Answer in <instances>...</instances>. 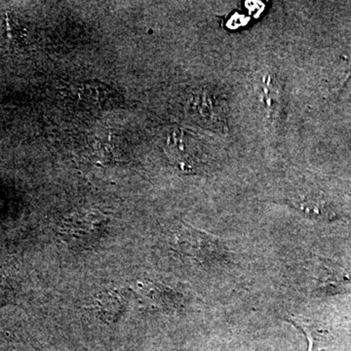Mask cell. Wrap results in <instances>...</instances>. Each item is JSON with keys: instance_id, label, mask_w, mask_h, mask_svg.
I'll list each match as a JSON object with an SVG mask.
<instances>
[{"instance_id": "cell-1", "label": "cell", "mask_w": 351, "mask_h": 351, "mask_svg": "<svg viewBox=\"0 0 351 351\" xmlns=\"http://www.w3.org/2000/svg\"><path fill=\"white\" fill-rule=\"evenodd\" d=\"M110 219L98 210H82L69 215L60 226V235L73 248L90 249L107 237Z\"/></svg>"}, {"instance_id": "cell-2", "label": "cell", "mask_w": 351, "mask_h": 351, "mask_svg": "<svg viewBox=\"0 0 351 351\" xmlns=\"http://www.w3.org/2000/svg\"><path fill=\"white\" fill-rule=\"evenodd\" d=\"M218 239L212 235L195 230L189 226H182L176 234V249L184 257L198 263L217 262L225 256Z\"/></svg>"}, {"instance_id": "cell-3", "label": "cell", "mask_w": 351, "mask_h": 351, "mask_svg": "<svg viewBox=\"0 0 351 351\" xmlns=\"http://www.w3.org/2000/svg\"><path fill=\"white\" fill-rule=\"evenodd\" d=\"M165 151L173 164L186 172L199 169L205 156L199 141L181 128L170 134Z\"/></svg>"}, {"instance_id": "cell-4", "label": "cell", "mask_w": 351, "mask_h": 351, "mask_svg": "<svg viewBox=\"0 0 351 351\" xmlns=\"http://www.w3.org/2000/svg\"><path fill=\"white\" fill-rule=\"evenodd\" d=\"M191 108L193 117L202 125L218 131L228 128L226 100L216 90L211 88L198 90L191 99Z\"/></svg>"}, {"instance_id": "cell-5", "label": "cell", "mask_w": 351, "mask_h": 351, "mask_svg": "<svg viewBox=\"0 0 351 351\" xmlns=\"http://www.w3.org/2000/svg\"><path fill=\"white\" fill-rule=\"evenodd\" d=\"M313 277V292L320 297L351 293V276L337 263L320 260L314 267Z\"/></svg>"}, {"instance_id": "cell-6", "label": "cell", "mask_w": 351, "mask_h": 351, "mask_svg": "<svg viewBox=\"0 0 351 351\" xmlns=\"http://www.w3.org/2000/svg\"><path fill=\"white\" fill-rule=\"evenodd\" d=\"M130 293L125 288L112 289L100 293L92 308L106 323H115L123 316L128 307Z\"/></svg>"}, {"instance_id": "cell-7", "label": "cell", "mask_w": 351, "mask_h": 351, "mask_svg": "<svg viewBox=\"0 0 351 351\" xmlns=\"http://www.w3.org/2000/svg\"><path fill=\"white\" fill-rule=\"evenodd\" d=\"M288 322L298 328L306 336L307 345H308L307 351H335L336 350L335 339L331 332L324 328L318 326L313 321L293 316L289 318Z\"/></svg>"}, {"instance_id": "cell-8", "label": "cell", "mask_w": 351, "mask_h": 351, "mask_svg": "<svg viewBox=\"0 0 351 351\" xmlns=\"http://www.w3.org/2000/svg\"><path fill=\"white\" fill-rule=\"evenodd\" d=\"M294 206L302 214L313 219L329 221L336 217V212L330 202L322 196L313 193L295 196Z\"/></svg>"}, {"instance_id": "cell-9", "label": "cell", "mask_w": 351, "mask_h": 351, "mask_svg": "<svg viewBox=\"0 0 351 351\" xmlns=\"http://www.w3.org/2000/svg\"><path fill=\"white\" fill-rule=\"evenodd\" d=\"M263 100H265L267 110L272 119H280L282 114L283 96L280 84L267 76L263 82Z\"/></svg>"}, {"instance_id": "cell-10", "label": "cell", "mask_w": 351, "mask_h": 351, "mask_svg": "<svg viewBox=\"0 0 351 351\" xmlns=\"http://www.w3.org/2000/svg\"><path fill=\"white\" fill-rule=\"evenodd\" d=\"M80 94L82 101L92 104L99 108L107 107L113 98L112 95L108 91V88L103 85L97 87L93 84L84 85V87L80 89Z\"/></svg>"}, {"instance_id": "cell-11", "label": "cell", "mask_w": 351, "mask_h": 351, "mask_svg": "<svg viewBox=\"0 0 351 351\" xmlns=\"http://www.w3.org/2000/svg\"><path fill=\"white\" fill-rule=\"evenodd\" d=\"M16 297L17 292L12 281L5 276H0V308L13 304L16 301Z\"/></svg>"}, {"instance_id": "cell-12", "label": "cell", "mask_w": 351, "mask_h": 351, "mask_svg": "<svg viewBox=\"0 0 351 351\" xmlns=\"http://www.w3.org/2000/svg\"><path fill=\"white\" fill-rule=\"evenodd\" d=\"M350 80H351V68H350V71H348V75H346V77L345 82H343V86H345L346 83H348V82H350Z\"/></svg>"}]
</instances>
